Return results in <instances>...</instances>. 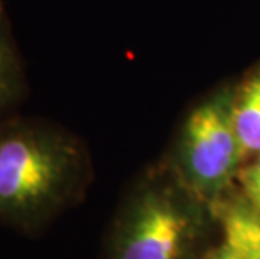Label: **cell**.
Instances as JSON below:
<instances>
[{
  "label": "cell",
  "instance_id": "cell-7",
  "mask_svg": "<svg viewBox=\"0 0 260 259\" xmlns=\"http://www.w3.org/2000/svg\"><path fill=\"white\" fill-rule=\"evenodd\" d=\"M237 185L242 190V194L260 212V153L242 167Z\"/></svg>",
  "mask_w": 260,
  "mask_h": 259
},
{
  "label": "cell",
  "instance_id": "cell-3",
  "mask_svg": "<svg viewBox=\"0 0 260 259\" xmlns=\"http://www.w3.org/2000/svg\"><path fill=\"white\" fill-rule=\"evenodd\" d=\"M235 82L222 84L198 101L181 121L163 158L210 206L237 185L243 155L234 123Z\"/></svg>",
  "mask_w": 260,
  "mask_h": 259
},
{
  "label": "cell",
  "instance_id": "cell-5",
  "mask_svg": "<svg viewBox=\"0 0 260 259\" xmlns=\"http://www.w3.org/2000/svg\"><path fill=\"white\" fill-rule=\"evenodd\" d=\"M234 123L247 163L260 153V59L235 82Z\"/></svg>",
  "mask_w": 260,
  "mask_h": 259
},
{
  "label": "cell",
  "instance_id": "cell-2",
  "mask_svg": "<svg viewBox=\"0 0 260 259\" xmlns=\"http://www.w3.org/2000/svg\"><path fill=\"white\" fill-rule=\"evenodd\" d=\"M220 239L213 209L161 158L121 200L104 259H205Z\"/></svg>",
  "mask_w": 260,
  "mask_h": 259
},
{
  "label": "cell",
  "instance_id": "cell-8",
  "mask_svg": "<svg viewBox=\"0 0 260 259\" xmlns=\"http://www.w3.org/2000/svg\"><path fill=\"white\" fill-rule=\"evenodd\" d=\"M205 259H239V257L235 256V252L232 251L222 239H218V242L210 249V252L205 256Z\"/></svg>",
  "mask_w": 260,
  "mask_h": 259
},
{
  "label": "cell",
  "instance_id": "cell-6",
  "mask_svg": "<svg viewBox=\"0 0 260 259\" xmlns=\"http://www.w3.org/2000/svg\"><path fill=\"white\" fill-rule=\"evenodd\" d=\"M25 95V76L5 4L0 0V123Z\"/></svg>",
  "mask_w": 260,
  "mask_h": 259
},
{
  "label": "cell",
  "instance_id": "cell-1",
  "mask_svg": "<svg viewBox=\"0 0 260 259\" xmlns=\"http://www.w3.org/2000/svg\"><path fill=\"white\" fill-rule=\"evenodd\" d=\"M94 179L86 143L42 118L0 123V225L34 236L84 200Z\"/></svg>",
  "mask_w": 260,
  "mask_h": 259
},
{
  "label": "cell",
  "instance_id": "cell-4",
  "mask_svg": "<svg viewBox=\"0 0 260 259\" xmlns=\"http://www.w3.org/2000/svg\"><path fill=\"white\" fill-rule=\"evenodd\" d=\"M220 239L239 259H260V212L239 185L212 204Z\"/></svg>",
  "mask_w": 260,
  "mask_h": 259
}]
</instances>
